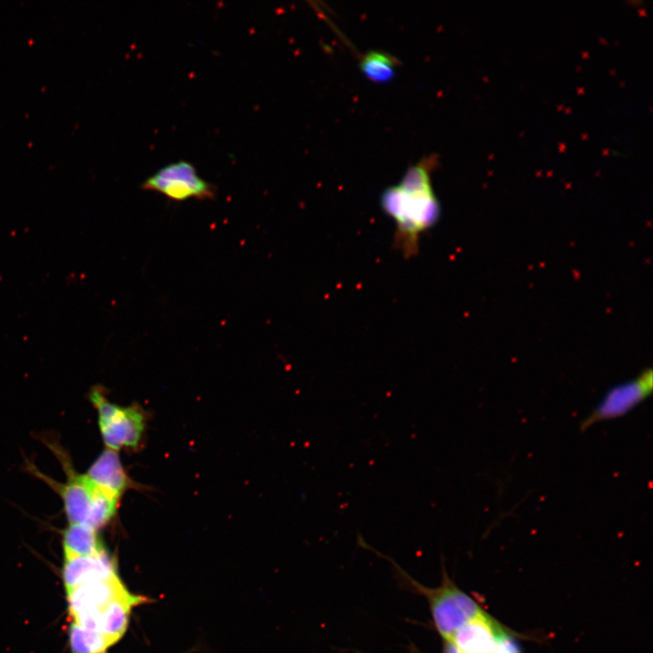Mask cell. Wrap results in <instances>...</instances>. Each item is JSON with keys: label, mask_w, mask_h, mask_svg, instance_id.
<instances>
[{"label": "cell", "mask_w": 653, "mask_h": 653, "mask_svg": "<svg viewBox=\"0 0 653 653\" xmlns=\"http://www.w3.org/2000/svg\"><path fill=\"white\" fill-rule=\"evenodd\" d=\"M63 548L65 557L93 556L104 551L96 531L79 523H70L65 530Z\"/></svg>", "instance_id": "cell-12"}, {"label": "cell", "mask_w": 653, "mask_h": 653, "mask_svg": "<svg viewBox=\"0 0 653 653\" xmlns=\"http://www.w3.org/2000/svg\"><path fill=\"white\" fill-rule=\"evenodd\" d=\"M141 188L175 201L190 199L205 200L215 196L213 185L198 174L192 163L183 160L161 167L148 177Z\"/></svg>", "instance_id": "cell-5"}, {"label": "cell", "mask_w": 653, "mask_h": 653, "mask_svg": "<svg viewBox=\"0 0 653 653\" xmlns=\"http://www.w3.org/2000/svg\"><path fill=\"white\" fill-rule=\"evenodd\" d=\"M59 492L70 523L84 524L97 531L116 512L119 498L97 487L86 475L70 473Z\"/></svg>", "instance_id": "cell-3"}, {"label": "cell", "mask_w": 653, "mask_h": 653, "mask_svg": "<svg viewBox=\"0 0 653 653\" xmlns=\"http://www.w3.org/2000/svg\"><path fill=\"white\" fill-rule=\"evenodd\" d=\"M69 641L73 653H103L117 640L73 622L69 632Z\"/></svg>", "instance_id": "cell-13"}, {"label": "cell", "mask_w": 653, "mask_h": 653, "mask_svg": "<svg viewBox=\"0 0 653 653\" xmlns=\"http://www.w3.org/2000/svg\"><path fill=\"white\" fill-rule=\"evenodd\" d=\"M144 599L130 592L110 602L100 614V632L116 640L126 630L132 608Z\"/></svg>", "instance_id": "cell-11"}, {"label": "cell", "mask_w": 653, "mask_h": 653, "mask_svg": "<svg viewBox=\"0 0 653 653\" xmlns=\"http://www.w3.org/2000/svg\"><path fill=\"white\" fill-rule=\"evenodd\" d=\"M408 580L411 587L425 597L434 625L443 641H450L462 626L483 611L477 601L446 574L436 588L425 587L412 579Z\"/></svg>", "instance_id": "cell-2"}, {"label": "cell", "mask_w": 653, "mask_h": 653, "mask_svg": "<svg viewBox=\"0 0 653 653\" xmlns=\"http://www.w3.org/2000/svg\"><path fill=\"white\" fill-rule=\"evenodd\" d=\"M115 562L105 551L93 556L65 557L63 578L66 590L116 575Z\"/></svg>", "instance_id": "cell-9"}, {"label": "cell", "mask_w": 653, "mask_h": 653, "mask_svg": "<svg viewBox=\"0 0 653 653\" xmlns=\"http://www.w3.org/2000/svg\"><path fill=\"white\" fill-rule=\"evenodd\" d=\"M443 653H461L457 648L450 641H443Z\"/></svg>", "instance_id": "cell-15"}, {"label": "cell", "mask_w": 653, "mask_h": 653, "mask_svg": "<svg viewBox=\"0 0 653 653\" xmlns=\"http://www.w3.org/2000/svg\"><path fill=\"white\" fill-rule=\"evenodd\" d=\"M90 399L98 412L102 440L108 449L138 445L145 424L143 413L137 406L120 407L109 402L103 395L93 390Z\"/></svg>", "instance_id": "cell-4"}, {"label": "cell", "mask_w": 653, "mask_h": 653, "mask_svg": "<svg viewBox=\"0 0 653 653\" xmlns=\"http://www.w3.org/2000/svg\"><path fill=\"white\" fill-rule=\"evenodd\" d=\"M380 204L395 223L394 248L404 258L417 255L421 236L434 228L441 216L432 184L400 182L388 187L381 195Z\"/></svg>", "instance_id": "cell-1"}, {"label": "cell", "mask_w": 653, "mask_h": 653, "mask_svg": "<svg viewBox=\"0 0 653 653\" xmlns=\"http://www.w3.org/2000/svg\"><path fill=\"white\" fill-rule=\"evenodd\" d=\"M653 375L646 369L637 377L609 388L580 425L584 431L595 424L624 416L646 400L652 392Z\"/></svg>", "instance_id": "cell-6"}, {"label": "cell", "mask_w": 653, "mask_h": 653, "mask_svg": "<svg viewBox=\"0 0 653 653\" xmlns=\"http://www.w3.org/2000/svg\"><path fill=\"white\" fill-rule=\"evenodd\" d=\"M100 489L120 498L130 485L116 451L106 449L85 474Z\"/></svg>", "instance_id": "cell-10"}, {"label": "cell", "mask_w": 653, "mask_h": 653, "mask_svg": "<svg viewBox=\"0 0 653 653\" xmlns=\"http://www.w3.org/2000/svg\"><path fill=\"white\" fill-rule=\"evenodd\" d=\"M66 591L71 616L83 612H101L113 599L129 592L117 574Z\"/></svg>", "instance_id": "cell-8"}, {"label": "cell", "mask_w": 653, "mask_h": 653, "mask_svg": "<svg viewBox=\"0 0 653 653\" xmlns=\"http://www.w3.org/2000/svg\"><path fill=\"white\" fill-rule=\"evenodd\" d=\"M398 60L382 51H369L364 54L360 68L364 75L375 83H386L395 74Z\"/></svg>", "instance_id": "cell-14"}, {"label": "cell", "mask_w": 653, "mask_h": 653, "mask_svg": "<svg viewBox=\"0 0 653 653\" xmlns=\"http://www.w3.org/2000/svg\"><path fill=\"white\" fill-rule=\"evenodd\" d=\"M508 632L484 610L470 619L450 640L461 653H493Z\"/></svg>", "instance_id": "cell-7"}]
</instances>
